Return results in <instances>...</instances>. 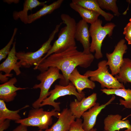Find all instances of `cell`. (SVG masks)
Instances as JSON below:
<instances>
[{
	"mask_svg": "<svg viewBox=\"0 0 131 131\" xmlns=\"http://www.w3.org/2000/svg\"><path fill=\"white\" fill-rule=\"evenodd\" d=\"M92 54H86L82 51L71 63L64 73L62 74L63 79L60 80L59 84L64 86L68 85L70 82L69 77L73 70L78 66L86 68L89 67L95 58Z\"/></svg>",
	"mask_w": 131,
	"mask_h": 131,
	"instance_id": "cell-10",
	"label": "cell"
},
{
	"mask_svg": "<svg viewBox=\"0 0 131 131\" xmlns=\"http://www.w3.org/2000/svg\"><path fill=\"white\" fill-rule=\"evenodd\" d=\"M10 120L6 119L0 123V131H4L7 129L10 126Z\"/></svg>",
	"mask_w": 131,
	"mask_h": 131,
	"instance_id": "cell-30",
	"label": "cell"
},
{
	"mask_svg": "<svg viewBox=\"0 0 131 131\" xmlns=\"http://www.w3.org/2000/svg\"><path fill=\"white\" fill-rule=\"evenodd\" d=\"M49 93V97L43 100L40 107L46 105H51L54 107L55 110L58 112L60 110V103L56 102L55 100L59 98L67 95H74L76 97L77 99L80 101L85 97L84 92H83L81 94L78 93L75 87L71 82L65 86L60 84L55 85L54 89L50 90Z\"/></svg>",
	"mask_w": 131,
	"mask_h": 131,
	"instance_id": "cell-7",
	"label": "cell"
},
{
	"mask_svg": "<svg viewBox=\"0 0 131 131\" xmlns=\"http://www.w3.org/2000/svg\"><path fill=\"white\" fill-rule=\"evenodd\" d=\"M17 30V28H14L12 36L10 40L3 48L0 50V61L5 58L9 54L11 46L13 44L15 37L16 33Z\"/></svg>",
	"mask_w": 131,
	"mask_h": 131,
	"instance_id": "cell-27",
	"label": "cell"
},
{
	"mask_svg": "<svg viewBox=\"0 0 131 131\" xmlns=\"http://www.w3.org/2000/svg\"><path fill=\"white\" fill-rule=\"evenodd\" d=\"M12 131H28L27 126L20 124Z\"/></svg>",
	"mask_w": 131,
	"mask_h": 131,
	"instance_id": "cell-31",
	"label": "cell"
},
{
	"mask_svg": "<svg viewBox=\"0 0 131 131\" xmlns=\"http://www.w3.org/2000/svg\"><path fill=\"white\" fill-rule=\"evenodd\" d=\"M61 18L66 26L59 33L57 39L55 41L50 50L43 57L39 65L51 54L63 52L69 48L76 46L75 33L77 23L75 19L68 14H63Z\"/></svg>",
	"mask_w": 131,
	"mask_h": 131,
	"instance_id": "cell-1",
	"label": "cell"
},
{
	"mask_svg": "<svg viewBox=\"0 0 131 131\" xmlns=\"http://www.w3.org/2000/svg\"><path fill=\"white\" fill-rule=\"evenodd\" d=\"M57 121L47 131H67L75 118L70 109L64 108L59 114Z\"/></svg>",
	"mask_w": 131,
	"mask_h": 131,
	"instance_id": "cell-16",
	"label": "cell"
},
{
	"mask_svg": "<svg viewBox=\"0 0 131 131\" xmlns=\"http://www.w3.org/2000/svg\"><path fill=\"white\" fill-rule=\"evenodd\" d=\"M72 2L83 8L98 13L106 21H110L114 17L112 14L106 12L101 8L96 0H73Z\"/></svg>",
	"mask_w": 131,
	"mask_h": 131,
	"instance_id": "cell-20",
	"label": "cell"
},
{
	"mask_svg": "<svg viewBox=\"0 0 131 131\" xmlns=\"http://www.w3.org/2000/svg\"><path fill=\"white\" fill-rule=\"evenodd\" d=\"M47 131V130H45L43 131V130L40 129L38 131Z\"/></svg>",
	"mask_w": 131,
	"mask_h": 131,
	"instance_id": "cell-32",
	"label": "cell"
},
{
	"mask_svg": "<svg viewBox=\"0 0 131 131\" xmlns=\"http://www.w3.org/2000/svg\"><path fill=\"white\" fill-rule=\"evenodd\" d=\"M99 6L102 9L111 11L116 16H118L120 14L119 12L116 0H96Z\"/></svg>",
	"mask_w": 131,
	"mask_h": 131,
	"instance_id": "cell-26",
	"label": "cell"
},
{
	"mask_svg": "<svg viewBox=\"0 0 131 131\" xmlns=\"http://www.w3.org/2000/svg\"><path fill=\"white\" fill-rule=\"evenodd\" d=\"M97 99V94L95 93L80 101L75 99L70 103L69 109L75 118H80L83 113L95 105Z\"/></svg>",
	"mask_w": 131,
	"mask_h": 131,
	"instance_id": "cell-11",
	"label": "cell"
},
{
	"mask_svg": "<svg viewBox=\"0 0 131 131\" xmlns=\"http://www.w3.org/2000/svg\"><path fill=\"white\" fill-rule=\"evenodd\" d=\"M129 21H130V23L131 24V17L130 18V19L129 20Z\"/></svg>",
	"mask_w": 131,
	"mask_h": 131,
	"instance_id": "cell-33",
	"label": "cell"
},
{
	"mask_svg": "<svg viewBox=\"0 0 131 131\" xmlns=\"http://www.w3.org/2000/svg\"><path fill=\"white\" fill-rule=\"evenodd\" d=\"M101 20L98 19L91 24L89 28L91 38L90 51L91 53L95 52L94 56L97 59L103 57L101 48L103 40L107 35L109 37L112 36L113 30L115 26V24L111 22L108 23L103 26Z\"/></svg>",
	"mask_w": 131,
	"mask_h": 131,
	"instance_id": "cell-3",
	"label": "cell"
},
{
	"mask_svg": "<svg viewBox=\"0 0 131 131\" xmlns=\"http://www.w3.org/2000/svg\"><path fill=\"white\" fill-rule=\"evenodd\" d=\"M59 71L57 68L51 67L41 72L37 76V79L40 81V83L35 84L33 88L40 89V92L38 99L32 104L34 108H40V106L43 100L49 95V89L55 81L58 79L62 80L63 79V75L60 73Z\"/></svg>",
	"mask_w": 131,
	"mask_h": 131,
	"instance_id": "cell-5",
	"label": "cell"
},
{
	"mask_svg": "<svg viewBox=\"0 0 131 131\" xmlns=\"http://www.w3.org/2000/svg\"><path fill=\"white\" fill-rule=\"evenodd\" d=\"M119 114H110L104 120V130L106 131H119L121 129L126 128L124 131H131V125L128 120H123Z\"/></svg>",
	"mask_w": 131,
	"mask_h": 131,
	"instance_id": "cell-14",
	"label": "cell"
},
{
	"mask_svg": "<svg viewBox=\"0 0 131 131\" xmlns=\"http://www.w3.org/2000/svg\"><path fill=\"white\" fill-rule=\"evenodd\" d=\"M103 93L107 95H115L123 98L124 100L120 99V104L127 108H131V89L120 88L108 89H102L100 90Z\"/></svg>",
	"mask_w": 131,
	"mask_h": 131,
	"instance_id": "cell-21",
	"label": "cell"
},
{
	"mask_svg": "<svg viewBox=\"0 0 131 131\" xmlns=\"http://www.w3.org/2000/svg\"><path fill=\"white\" fill-rule=\"evenodd\" d=\"M44 111L42 108H34L29 111L27 117L16 121L15 122L27 127H37L40 129Z\"/></svg>",
	"mask_w": 131,
	"mask_h": 131,
	"instance_id": "cell-18",
	"label": "cell"
},
{
	"mask_svg": "<svg viewBox=\"0 0 131 131\" xmlns=\"http://www.w3.org/2000/svg\"><path fill=\"white\" fill-rule=\"evenodd\" d=\"M16 42L15 41L7 58L0 65V71L4 72L5 74L8 77L12 76L13 74H10L12 70L14 71L17 75L21 73L20 69L21 67L17 61L18 59L16 55Z\"/></svg>",
	"mask_w": 131,
	"mask_h": 131,
	"instance_id": "cell-13",
	"label": "cell"
},
{
	"mask_svg": "<svg viewBox=\"0 0 131 131\" xmlns=\"http://www.w3.org/2000/svg\"><path fill=\"white\" fill-rule=\"evenodd\" d=\"M115 98V95H113L111 98L104 104L100 105L99 103L96 102L88 111L83 114L82 116L83 119L82 127L85 131H90L94 128L98 115L103 109L111 104Z\"/></svg>",
	"mask_w": 131,
	"mask_h": 131,
	"instance_id": "cell-9",
	"label": "cell"
},
{
	"mask_svg": "<svg viewBox=\"0 0 131 131\" xmlns=\"http://www.w3.org/2000/svg\"><path fill=\"white\" fill-rule=\"evenodd\" d=\"M17 81L16 78L14 77L0 85V99L7 102L12 101L17 95V91L27 88L15 86L14 85Z\"/></svg>",
	"mask_w": 131,
	"mask_h": 131,
	"instance_id": "cell-17",
	"label": "cell"
},
{
	"mask_svg": "<svg viewBox=\"0 0 131 131\" xmlns=\"http://www.w3.org/2000/svg\"><path fill=\"white\" fill-rule=\"evenodd\" d=\"M115 77L121 83H131V59L123 58V62L119 72Z\"/></svg>",
	"mask_w": 131,
	"mask_h": 131,
	"instance_id": "cell-25",
	"label": "cell"
},
{
	"mask_svg": "<svg viewBox=\"0 0 131 131\" xmlns=\"http://www.w3.org/2000/svg\"><path fill=\"white\" fill-rule=\"evenodd\" d=\"M90 37L88 23L82 19L80 20L76 24L75 39L81 44L83 49V52L86 54L91 53L90 51Z\"/></svg>",
	"mask_w": 131,
	"mask_h": 131,
	"instance_id": "cell-12",
	"label": "cell"
},
{
	"mask_svg": "<svg viewBox=\"0 0 131 131\" xmlns=\"http://www.w3.org/2000/svg\"><path fill=\"white\" fill-rule=\"evenodd\" d=\"M71 124L67 131H85L82 127V120L80 118L76 119ZM90 131H97L96 128H93Z\"/></svg>",
	"mask_w": 131,
	"mask_h": 131,
	"instance_id": "cell-28",
	"label": "cell"
},
{
	"mask_svg": "<svg viewBox=\"0 0 131 131\" xmlns=\"http://www.w3.org/2000/svg\"><path fill=\"white\" fill-rule=\"evenodd\" d=\"M62 24L60 23L56 26L48 40L36 51L26 53L22 51L16 52V55L19 60L18 63L21 67L29 68L34 65V68L37 67L44 55L46 54L51 48V43Z\"/></svg>",
	"mask_w": 131,
	"mask_h": 131,
	"instance_id": "cell-4",
	"label": "cell"
},
{
	"mask_svg": "<svg viewBox=\"0 0 131 131\" xmlns=\"http://www.w3.org/2000/svg\"><path fill=\"white\" fill-rule=\"evenodd\" d=\"M76 46L61 52L54 53L44 59L36 68L41 72L51 67L58 68L63 74L72 62L82 53Z\"/></svg>",
	"mask_w": 131,
	"mask_h": 131,
	"instance_id": "cell-2",
	"label": "cell"
},
{
	"mask_svg": "<svg viewBox=\"0 0 131 131\" xmlns=\"http://www.w3.org/2000/svg\"><path fill=\"white\" fill-rule=\"evenodd\" d=\"M123 34L129 45L131 44V24L128 23L124 28Z\"/></svg>",
	"mask_w": 131,
	"mask_h": 131,
	"instance_id": "cell-29",
	"label": "cell"
},
{
	"mask_svg": "<svg viewBox=\"0 0 131 131\" xmlns=\"http://www.w3.org/2000/svg\"><path fill=\"white\" fill-rule=\"evenodd\" d=\"M106 61V60L100 61L98 64L97 69L88 70L84 75L90 77L92 81L99 82L103 89L105 87L108 89L125 88L123 83L119 82L109 72Z\"/></svg>",
	"mask_w": 131,
	"mask_h": 131,
	"instance_id": "cell-6",
	"label": "cell"
},
{
	"mask_svg": "<svg viewBox=\"0 0 131 131\" xmlns=\"http://www.w3.org/2000/svg\"><path fill=\"white\" fill-rule=\"evenodd\" d=\"M29 106L26 105L23 107L15 111L9 110L7 107L5 102L0 99V123L6 119L16 121L21 119L18 113L21 110Z\"/></svg>",
	"mask_w": 131,
	"mask_h": 131,
	"instance_id": "cell-24",
	"label": "cell"
},
{
	"mask_svg": "<svg viewBox=\"0 0 131 131\" xmlns=\"http://www.w3.org/2000/svg\"><path fill=\"white\" fill-rule=\"evenodd\" d=\"M103 131H106V130H103Z\"/></svg>",
	"mask_w": 131,
	"mask_h": 131,
	"instance_id": "cell-34",
	"label": "cell"
},
{
	"mask_svg": "<svg viewBox=\"0 0 131 131\" xmlns=\"http://www.w3.org/2000/svg\"><path fill=\"white\" fill-rule=\"evenodd\" d=\"M125 42L124 39L121 40L115 46L112 53L106 54L107 59L106 65L109 66L113 75L118 74L123 62V56L128 49Z\"/></svg>",
	"mask_w": 131,
	"mask_h": 131,
	"instance_id": "cell-8",
	"label": "cell"
},
{
	"mask_svg": "<svg viewBox=\"0 0 131 131\" xmlns=\"http://www.w3.org/2000/svg\"><path fill=\"white\" fill-rule=\"evenodd\" d=\"M46 1L40 2L37 0H25L22 10L19 11H14L13 13V17L15 20L18 19L25 24H28V12L31 11L37 6L45 5Z\"/></svg>",
	"mask_w": 131,
	"mask_h": 131,
	"instance_id": "cell-19",
	"label": "cell"
},
{
	"mask_svg": "<svg viewBox=\"0 0 131 131\" xmlns=\"http://www.w3.org/2000/svg\"><path fill=\"white\" fill-rule=\"evenodd\" d=\"M64 1L63 0H58L49 5H45L35 13L29 15L28 24L31 23L43 16L51 13L59 8Z\"/></svg>",
	"mask_w": 131,
	"mask_h": 131,
	"instance_id": "cell-22",
	"label": "cell"
},
{
	"mask_svg": "<svg viewBox=\"0 0 131 131\" xmlns=\"http://www.w3.org/2000/svg\"><path fill=\"white\" fill-rule=\"evenodd\" d=\"M69 6L79 14L82 20L90 25L96 22L100 15L97 12L83 8L72 2L70 3Z\"/></svg>",
	"mask_w": 131,
	"mask_h": 131,
	"instance_id": "cell-23",
	"label": "cell"
},
{
	"mask_svg": "<svg viewBox=\"0 0 131 131\" xmlns=\"http://www.w3.org/2000/svg\"><path fill=\"white\" fill-rule=\"evenodd\" d=\"M88 78L86 75L81 74L76 68L69 75L68 80L74 85L78 92L81 94L85 89L93 90L96 87L94 82Z\"/></svg>",
	"mask_w": 131,
	"mask_h": 131,
	"instance_id": "cell-15",
	"label": "cell"
}]
</instances>
